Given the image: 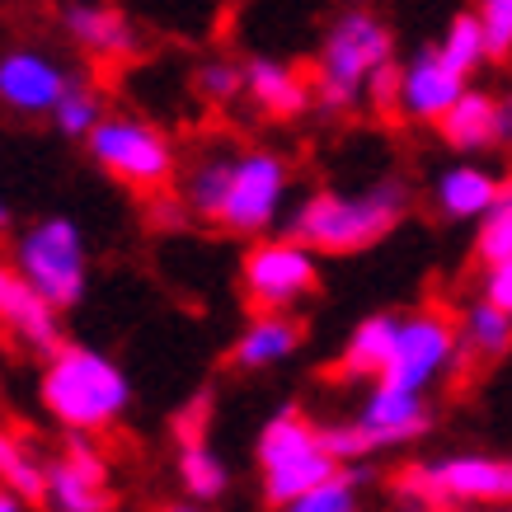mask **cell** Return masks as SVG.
Listing matches in <instances>:
<instances>
[{
  "mask_svg": "<svg viewBox=\"0 0 512 512\" xmlns=\"http://www.w3.org/2000/svg\"><path fill=\"white\" fill-rule=\"evenodd\" d=\"M245 94L268 113V118H296V113L311 109V85L296 76L287 62L273 57H254L245 62Z\"/></svg>",
  "mask_w": 512,
  "mask_h": 512,
  "instance_id": "obj_17",
  "label": "cell"
},
{
  "mask_svg": "<svg viewBox=\"0 0 512 512\" xmlns=\"http://www.w3.org/2000/svg\"><path fill=\"white\" fill-rule=\"evenodd\" d=\"M165 512H202V508H188V503H174V508H165Z\"/></svg>",
  "mask_w": 512,
  "mask_h": 512,
  "instance_id": "obj_39",
  "label": "cell"
},
{
  "mask_svg": "<svg viewBox=\"0 0 512 512\" xmlns=\"http://www.w3.org/2000/svg\"><path fill=\"white\" fill-rule=\"evenodd\" d=\"M339 470H343V461L329 447L311 451V456H301V461H287V466H278V470H264V498L273 503V508H287L292 498L311 494L315 484L334 480Z\"/></svg>",
  "mask_w": 512,
  "mask_h": 512,
  "instance_id": "obj_22",
  "label": "cell"
},
{
  "mask_svg": "<svg viewBox=\"0 0 512 512\" xmlns=\"http://www.w3.org/2000/svg\"><path fill=\"white\" fill-rule=\"evenodd\" d=\"M437 52L447 57L461 76H475L489 57H494V47H489V33H484L480 15L475 10H461V15H451V24L442 29V38H437Z\"/></svg>",
  "mask_w": 512,
  "mask_h": 512,
  "instance_id": "obj_25",
  "label": "cell"
},
{
  "mask_svg": "<svg viewBox=\"0 0 512 512\" xmlns=\"http://www.w3.org/2000/svg\"><path fill=\"white\" fill-rule=\"evenodd\" d=\"M395 339H400V315H367V320H357L348 343H343L339 372L343 376H381L390 367Z\"/></svg>",
  "mask_w": 512,
  "mask_h": 512,
  "instance_id": "obj_20",
  "label": "cell"
},
{
  "mask_svg": "<svg viewBox=\"0 0 512 512\" xmlns=\"http://www.w3.org/2000/svg\"><path fill=\"white\" fill-rule=\"evenodd\" d=\"M325 447L334 451L339 461H357V456L372 451V442H367V433H362L357 423H348V428H325Z\"/></svg>",
  "mask_w": 512,
  "mask_h": 512,
  "instance_id": "obj_34",
  "label": "cell"
},
{
  "mask_svg": "<svg viewBox=\"0 0 512 512\" xmlns=\"http://www.w3.org/2000/svg\"><path fill=\"white\" fill-rule=\"evenodd\" d=\"M475 15H480L484 33H489L494 57H508L512 52V0H480V5H475Z\"/></svg>",
  "mask_w": 512,
  "mask_h": 512,
  "instance_id": "obj_32",
  "label": "cell"
},
{
  "mask_svg": "<svg viewBox=\"0 0 512 512\" xmlns=\"http://www.w3.org/2000/svg\"><path fill=\"white\" fill-rule=\"evenodd\" d=\"M66 90H71V76H66V66H57L47 52L15 47V52L0 57V104L10 113H24V118L52 113L62 104Z\"/></svg>",
  "mask_w": 512,
  "mask_h": 512,
  "instance_id": "obj_10",
  "label": "cell"
},
{
  "mask_svg": "<svg viewBox=\"0 0 512 512\" xmlns=\"http://www.w3.org/2000/svg\"><path fill=\"white\" fill-rule=\"evenodd\" d=\"M198 90H202V99H212V104H231V99H240V94H245V66L226 62V57L202 62Z\"/></svg>",
  "mask_w": 512,
  "mask_h": 512,
  "instance_id": "obj_31",
  "label": "cell"
},
{
  "mask_svg": "<svg viewBox=\"0 0 512 512\" xmlns=\"http://www.w3.org/2000/svg\"><path fill=\"white\" fill-rule=\"evenodd\" d=\"M400 489L409 498H423L428 508L512 503V456H451V461H433V466H409L400 475Z\"/></svg>",
  "mask_w": 512,
  "mask_h": 512,
  "instance_id": "obj_5",
  "label": "cell"
},
{
  "mask_svg": "<svg viewBox=\"0 0 512 512\" xmlns=\"http://www.w3.org/2000/svg\"><path fill=\"white\" fill-rule=\"evenodd\" d=\"M231 174H235V156H202L184 174V207L207 221H221V207H226V193H231Z\"/></svg>",
  "mask_w": 512,
  "mask_h": 512,
  "instance_id": "obj_24",
  "label": "cell"
},
{
  "mask_svg": "<svg viewBox=\"0 0 512 512\" xmlns=\"http://www.w3.org/2000/svg\"><path fill=\"white\" fill-rule=\"evenodd\" d=\"M301 339H306L301 320H292L287 311H259L245 325V334L235 339L231 362L235 367H245V372H264V367L287 362V357L301 348Z\"/></svg>",
  "mask_w": 512,
  "mask_h": 512,
  "instance_id": "obj_16",
  "label": "cell"
},
{
  "mask_svg": "<svg viewBox=\"0 0 512 512\" xmlns=\"http://www.w3.org/2000/svg\"><path fill=\"white\" fill-rule=\"evenodd\" d=\"M484 296H489V301H498V306L512 315V259H508V264L489 268V278H484Z\"/></svg>",
  "mask_w": 512,
  "mask_h": 512,
  "instance_id": "obj_35",
  "label": "cell"
},
{
  "mask_svg": "<svg viewBox=\"0 0 512 512\" xmlns=\"http://www.w3.org/2000/svg\"><path fill=\"white\" fill-rule=\"evenodd\" d=\"M395 38L376 15L348 10L320 43V71H315V104L329 113L353 109L367 94V80L390 62Z\"/></svg>",
  "mask_w": 512,
  "mask_h": 512,
  "instance_id": "obj_3",
  "label": "cell"
},
{
  "mask_svg": "<svg viewBox=\"0 0 512 512\" xmlns=\"http://www.w3.org/2000/svg\"><path fill=\"white\" fill-rule=\"evenodd\" d=\"M57 311L62 306L47 301L19 268L0 273V320H5V329L24 348H33V353H43V357H52L62 348V320H57Z\"/></svg>",
  "mask_w": 512,
  "mask_h": 512,
  "instance_id": "obj_12",
  "label": "cell"
},
{
  "mask_svg": "<svg viewBox=\"0 0 512 512\" xmlns=\"http://www.w3.org/2000/svg\"><path fill=\"white\" fill-rule=\"evenodd\" d=\"M466 80L470 76H461L437 47H423L414 62L400 66V113L414 123H442L451 104L470 90Z\"/></svg>",
  "mask_w": 512,
  "mask_h": 512,
  "instance_id": "obj_11",
  "label": "cell"
},
{
  "mask_svg": "<svg viewBox=\"0 0 512 512\" xmlns=\"http://www.w3.org/2000/svg\"><path fill=\"white\" fill-rule=\"evenodd\" d=\"M437 127H442L447 146H456V151H484V146L503 141L498 137V99L484 90H466Z\"/></svg>",
  "mask_w": 512,
  "mask_h": 512,
  "instance_id": "obj_21",
  "label": "cell"
},
{
  "mask_svg": "<svg viewBox=\"0 0 512 512\" xmlns=\"http://www.w3.org/2000/svg\"><path fill=\"white\" fill-rule=\"evenodd\" d=\"M498 188H503V179H494L489 170H480V165H451V170L437 174V207H442V217L451 221H480L489 207H494Z\"/></svg>",
  "mask_w": 512,
  "mask_h": 512,
  "instance_id": "obj_18",
  "label": "cell"
},
{
  "mask_svg": "<svg viewBox=\"0 0 512 512\" xmlns=\"http://www.w3.org/2000/svg\"><path fill=\"white\" fill-rule=\"evenodd\" d=\"M47 503L57 512H109V470L85 442H71L62 461L47 466Z\"/></svg>",
  "mask_w": 512,
  "mask_h": 512,
  "instance_id": "obj_14",
  "label": "cell"
},
{
  "mask_svg": "<svg viewBox=\"0 0 512 512\" xmlns=\"http://www.w3.org/2000/svg\"><path fill=\"white\" fill-rule=\"evenodd\" d=\"M456 353H461V329L442 311L400 315V339H395V353H390L381 381L404 390H428L456 362Z\"/></svg>",
  "mask_w": 512,
  "mask_h": 512,
  "instance_id": "obj_8",
  "label": "cell"
},
{
  "mask_svg": "<svg viewBox=\"0 0 512 512\" xmlns=\"http://www.w3.org/2000/svg\"><path fill=\"white\" fill-rule=\"evenodd\" d=\"M367 99H372V109H381V113L400 109V66L395 62L381 66V71L367 80Z\"/></svg>",
  "mask_w": 512,
  "mask_h": 512,
  "instance_id": "obj_33",
  "label": "cell"
},
{
  "mask_svg": "<svg viewBox=\"0 0 512 512\" xmlns=\"http://www.w3.org/2000/svg\"><path fill=\"white\" fill-rule=\"evenodd\" d=\"M179 480H184V489L198 498V503H217V498L226 494L231 475H226L221 456L207 447V442H184V456H179Z\"/></svg>",
  "mask_w": 512,
  "mask_h": 512,
  "instance_id": "obj_27",
  "label": "cell"
},
{
  "mask_svg": "<svg viewBox=\"0 0 512 512\" xmlns=\"http://www.w3.org/2000/svg\"><path fill=\"white\" fill-rule=\"evenodd\" d=\"M353 475L348 470H339L334 480H325V484H315L311 494H301V498H292L282 512H357V494H353Z\"/></svg>",
  "mask_w": 512,
  "mask_h": 512,
  "instance_id": "obj_30",
  "label": "cell"
},
{
  "mask_svg": "<svg viewBox=\"0 0 512 512\" xmlns=\"http://www.w3.org/2000/svg\"><path fill=\"white\" fill-rule=\"evenodd\" d=\"M52 123L62 137H90L94 127L104 123V104H99V90L85 85V80H71V90L62 94V104L52 109Z\"/></svg>",
  "mask_w": 512,
  "mask_h": 512,
  "instance_id": "obj_29",
  "label": "cell"
},
{
  "mask_svg": "<svg viewBox=\"0 0 512 512\" xmlns=\"http://www.w3.org/2000/svg\"><path fill=\"white\" fill-rule=\"evenodd\" d=\"M0 480L10 494H19L24 503H47V466L33 461V451L19 442L15 433L0 437Z\"/></svg>",
  "mask_w": 512,
  "mask_h": 512,
  "instance_id": "obj_26",
  "label": "cell"
},
{
  "mask_svg": "<svg viewBox=\"0 0 512 512\" xmlns=\"http://www.w3.org/2000/svg\"><path fill=\"white\" fill-rule=\"evenodd\" d=\"M428 404H423V390H404V386H381L362 400V414H357V428L367 433V442L376 447H404V442H414V437L428 433Z\"/></svg>",
  "mask_w": 512,
  "mask_h": 512,
  "instance_id": "obj_13",
  "label": "cell"
},
{
  "mask_svg": "<svg viewBox=\"0 0 512 512\" xmlns=\"http://www.w3.org/2000/svg\"><path fill=\"white\" fill-rule=\"evenodd\" d=\"M62 29L76 47H85L90 57H104V62H123L137 52V29L123 10L113 5H99V0H76L62 10Z\"/></svg>",
  "mask_w": 512,
  "mask_h": 512,
  "instance_id": "obj_15",
  "label": "cell"
},
{
  "mask_svg": "<svg viewBox=\"0 0 512 512\" xmlns=\"http://www.w3.org/2000/svg\"><path fill=\"white\" fill-rule=\"evenodd\" d=\"M306 240H259L245 254V292L259 311H287L296 296L320 287V264Z\"/></svg>",
  "mask_w": 512,
  "mask_h": 512,
  "instance_id": "obj_7",
  "label": "cell"
},
{
  "mask_svg": "<svg viewBox=\"0 0 512 512\" xmlns=\"http://www.w3.org/2000/svg\"><path fill=\"white\" fill-rule=\"evenodd\" d=\"M409 193L404 184H376L367 193H315L296 207L292 235L306 240L320 254H357L372 249L376 240H386L400 226Z\"/></svg>",
  "mask_w": 512,
  "mask_h": 512,
  "instance_id": "obj_2",
  "label": "cell"
},
{
  "mask_svg": "<svg viewBox=\"0 0 512 512\" xmlns=\"http://www.w3.org/2000/svg\"><path fill=\"white\" fill-rule=\"evenodd\" d=\"M466 512H512V503H484V508H466Z\"/></svg>",
  "mask_w": 512,
  "mask_h": 512,
  "instance_id": "obj_38",
  "label": "cell"
},
{
  "mask_svg": "<svg viewBox=\"0 0 512 512\" xmlns=\"http://www.w3.org/2000/svg\"><path fill=\"white\" fill-rule=\"evenodd\" d=\"M498 137L512 141V94H503V99H498Z\"/></svg>",
  "mask_w": 512,
  "mask_h": 512,
  "instance_id": "obj_36",
  "label": "cell"
},
{
  "mask_svg": "<svg viewBox=\"0 0 512 512\" xmlns=\"http://www.w3.org/2000/svg\"><path fill=\"white\" fill-rule=\"evenodd\" d=\"M475 254L484 264H508L512 259V179H503L494 207L480 217V231H475Z\"/></svg>",
  "mask_w": 512,
  "mask_h": 512,
  "instance_id": "obj_28",
  "label": "cell"
},
{
  "mask_svg": "<svg viewBox=\"0 0 512 512\" xmlns=\"http://www.w3.org/2000/svg\"><path fill=\"white\" fill-rule=\"evenodd\" d=\"M512 348V315L480 296L466 311V325H461V362H475V357H503Z\"/></svg>",
  "mask_w": 512,
  "mask_h": 512,
  "instance_id": "obj_23",
  "label": "cell"
},
{
  "mask_svg": "<svg viewBox=\"0 0 512 512\" xmlns=\"http://www.w3.org/2000/svg\"><path fill=\"white\" fill-rule=\"evenodd\" d=\"M15 268L57 306H76L85 296V240L71 217H43L19 235Z\"/></svg>",
  "mask_w": 512,
  "mask_h": 512,
  "instance_id": "obj_6",
  "label": "cell"
},
{
  "mask_svg": "<svg viewBox=\"0 0 512 512\" xmlns=\"http://www.w3.org/2000/svg\"><path fill=\"white\" fill-rule=\"evenodd\" d=\"M132 400V381L113 357L62 343L43 367V404L47 414L71 433H99L118 423V414Z\"/></svg>",
  "mask_w": 512,
  "mask_h": 512,
  "instance_id": "obj_1",
  "label": "cell"
},
{
  "mask_svg": "<svg viewBox=\"0 0 512 512\" xmlns=\"http://www.w3.org/2000/svg\"><path fill=\"white\" fill-rule=\"evenodd\" d=\"M287 160L273 151H245L235 156V174H231V193L221 207V226L235 235H259L268 231L282 212L287 198Z\"/></svg>",
  "mask_w": 512,
  "mask_h": 512,
  "instance_id": "obj_9",
  "label": "cell"
},
{
  "mask_svg": "<svg viewBox=\"0 0 512 512\" xmlns=\"http://www.w3.org/2000/svg\"><path fill=\"white\" fill-rule=\"evenodd\" d=\"M19 503H24V498H19V494H10V489L0 494V512H19Z\"/></svg>",
  "mask_w": 512,
  "mask_h": 512,
  "instance_id": "obj_37",
  "label": "cell"
},
{
  "mask_svg": "<svg viewBox=\"0 0 512 512\" xmlns=\"http://www.w3.org/2000/svg\"><path fill=\"white\" fill-rule=\"evenodd\" d=\"M311 451H325V428H315L311 419H301V409H282L273 419L264 423V433H259V470H278L287 461H301V456H311Z\"/></svg>",
  "mask_w": 512,
  "mask_h": 512,
  "instance_id": "obj_19",
  "label": "cell"
},
{
  "mask_svg": "<svg viewBox=\"0 0 512 512\" xmlns=\"http://www.w3.org/2000/svg\"><path fill=\"white\" fill-rule=\"evenodd\" d=\"M90 160L104 174H113L118 184L137 188V193H160L174 179V146L165 132H156L141 118L127 113H104V123L94 127L90 137Z\"/></svg>",
  "mask_w": 512,
  "mask_h": 512,
  "instance_id": "obj_4",
  "label": "cell"
}]
</instances>
